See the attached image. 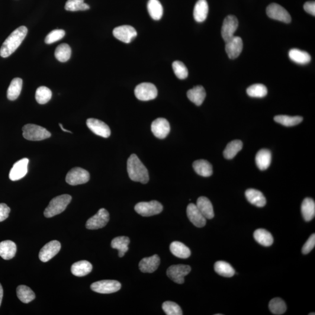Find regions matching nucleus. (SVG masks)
I'll return each instance as SVG.
<instances>
[{"label": "nucleus", "mask_w": 315, "mask_h": 315, "mask_svg": "<svg viewBox=\"0 0 315 315\" xmlns=\"http://www.w3.org/2000/svg\"><path fill=\"white\" fill-rule=\"evenodd\" d=\"M59 125H60V127H61V128H62V130L63 131H65V132H67V133H72V131L65 129V128L63 127V125L62 124L60 123Z\"/></svg>", "instance_id": "52"}, {"label": "nucleus", "mask_w": 315, "mask_h": 315, "mask_svg": "<svg viewBox=\"0 0 315 315\" xmlns=\"http://www.w3.org/2000/svg\"><path fill=\"white\" fill-rule=\"evenodd\" d=\"M195 172L198 175L203 177H209L213 175V166L206 160H196L193 164Z\"/></svg>", "instance_id": "28"}, {"label": "nucleus", "mask_w": 315, "mask_h": 315, "mask_svg": "<svg viewBox=\"0 0 315 315\" xmlns=\"http://www.w3.org/2000/svg\"><path fill=\"white\" fill-rule=\"evenodd\" d=\"M170 130V124L165 118H158L152 123V132L154 136L159 139H165L168 136Z\"/></svg>", "instance_id": "16"}, {"label": "nucleus", "mask_w": 315, "mask_h": 315, "mask_svg": "<svg viewBox=\"0 0 315 315\" xmlns=\"http://www.w3.org/2000/svg\"><path fill=\"white\" fill-rule=\"evenodd\" d=\"M247 201L258 207H264L266 204V199L261 192L258 190L247 189L245 192Z\"/></svg>", "instance_id": "21"}, {"label": "nucleus", "mask_w": 315, "mask_h": 315, "mask_svg": "<svg viewBox=\"0 0 315 315\" xmlns=\"http://www.w3.org/2000/svg\"><path fill=\"white\" fill-rule=\"evenodd\" d=\"M238 20L236 16L228 15L225 18L222 27L221 35L226 42L235 37L234 34L238 27Z\"/></svg>", "instance_id": "12"}, {"label": "nucleus", "mask_w": 315, "mask_h": 315, "mask_svg": "<svg viewBox=\"0 0 315 315\" xmlns=\"http://www.w3.org/2000/svg\"><path fill=\"white\" fill-rule=\"evenodd\" d=\"M72 200V196L69 195H63L54 197L50 202L44 211V216L51 218L62 213Z\"/></svg>", "instance_id": "3"}, {"label": "nucleus", "mask_w": 315, "mask_h": 315, "mask_svg": "<svg viewBox=\"0 0 315 315\" xmlns=\"http://www.w3.org/2000/svg\"><path fill=\"white\" fill-rule=\"evenodd\" d=\"M305 11L309 14L315 15V1H308L305 3L304 6Z\"/></svg>", "instance_id": "50"}, {"label": "nucleus", "mask_w": 315, "mask_h": 315, "mask_svg": "<svg viewBox=\"0 0 315 315\" xmlns=\"http://www.w3.org/2000/svg\"><path fill=\"white\" fill-rule=\"evenodd\" d=\"M51 96H52V92L51 90L44 86L39 87L35 94L37 101L41 105L47 104L50 100Z\"/></svg>", "instance_id": "42"}, {"label": "nucleus", "mask_w": 315, "mask_h": 315, "mask_svg": "<svg viewBox=\"0 0 315 315\" xmlns=\"http://www.w3.org/2000/svg\"><path fill=\"white\" fill-rule=\"evenodd\" d=\"M272 153L269 150L262 149L257 153L256 156V165L259 169L265 170L271 165Z\"/></svg>", "instance_id": "27"}, {"label": "nucleus", "mask_w": 315, "mask_h": 315, "mask_svg": "<svg viewBox=\"0 0 315 315\" xmlns=\"http://www.w3.org/2000/svg\"><path fill=\"white\" fill-rule=\"evenodd\" d=\"M27 33L28 29L25 26H21L12 32L3 43L0 49V56L3 58L11 56L20 46L27 36Z\"/></svg>", "instance_id": "1"}, {"label": "nucleus", "mask_w": 315, "mask_h": 315, "mask_svg": "<svg viewBox=\"0 0 315 315\" xmlns=\"http://www.w3.org/2000/svg\"><path fill=\"white\" fill-rule=\"evenodd\" d=\"M274 120L279 124L284 126L291 127L296 126L303 120L301 117H289L287 115H278L275 117Z\"/></svg>", "instance_id": "39"}, {"label": "nucleus", "mask_w": 315, "mask_h": 315, "mask_svg": "<svg viewBox=\"0 0 315 315\" xmlns=\"http://www.w3.org/2000/svg\"><path fill=\"white\" fill-rule=\"evenodd\" d=\"M130 242V239L127 236H118L112 240L111 246L118 250V256L122 258L128 251Z\"/></svg>", "instance_id": "31"}, {"label": "nucleus", "mask_w": 315, "mask_h": 315, "mask_svg": "<svg viewBox=\"0 0 315 315\" xmlns=\"http://www.w3.org/2000/svg\"><path fill=\"white\" fill-rule=\"evenodd\" d=\"M242 49L243 41L240 37H234L226 42V52L231 59H235L238 57Z\"/></svg>", "instance_id": "19"}, {"label": "nucleus", "mask_w": 315, "mask_h": 315, "mask_svg": "<svg viewBox=\"0 0 315 315\" xmlns=\"http://www.w3.org/2000/svg\"><path fill=\"white\" fill-rule=\"evenodd\" d=\"M191 272V268L188 265H173L167 270L166 274L176 283L182 284L184 283L185 276Z\"/></svg>", "instance_id": "8"}, {"label": "nucleus", "mask_w": 315, "mask_h": 315, "mask_svg": "<svg viewBox=\"0 0 315 315\" xmlns=\"http://www.w3.org/2000/svg\"><path fill=\"white\" fill-rule=\"evenodd\" d=\"M267 14L269 17L284 23H290L291 18L290 14L286 9L279 4L273 3L266 9Z\"/></svg>", "instance_id": "10"}, {"label": "nucleus", "mask_w": 315, "mask_h": 315, "mask_svg": "<svg viewBox=\"0 0 315 315\" xmlns=\"http://www.w3.org/2000/svg\"><path fill=\"white\" fill-rule=\"evenodd\" d=\"M3 297V289L2 285L0 284V306H1Z\"/></svg>", "instance_id": "51"}, {"label": "nucleus", "mask_w": 315, "mask_h": 315, "mask_svg": "<svg viewBox=\"0 0 315 315\" xmlns=\"http://www.w3.org/2000/svg\"><path fill=\"white\" fill-rule=\"evenodd\" d=\"M90 6L85 4L84 0H68L66 3L65 9L69 11L88 10Z\"/></svg>", "instance_id": "44"}, {"label": "nucleus", "mask_w": 315, "mask_h": 315, "mask_svg": "<svg viewBox=\"0 0 315 315\" xmlns=\"http://www.w3.org/2000/svg\"><path fill=\"white\" fill-rule=\"evenodd\" d=\"M86 125L93 133L104 138H108L111 136L110 128L104 121L90 118L86 120Z\"/></svg>", "instance_id": "14"}, {"label": "nucleus", "mask_w": 315, "mask_h": 315, "mask_svg": "<svg viewBox=\"0 0 315 315\" xmlns=\"http://www.w3.org/2000/svg\"><path fill=\"white\" fill-rule=\"evenodd\" d=\"M135 210L143 217H150L158 214L163 210V206L159 202L153 200L150 202H140L136 205Z\"/></svg>", "instance_id": "5"}, {"label": "nucleus", "mask_w": 315, "mask_h": 315, "mask_svg": "<svg viewBox=\"0 0 315 315\" xmlns=\"http://www.w3.org/2000/svg\"><path fill=\"white\" fill-rule=\"evenodd\" d=\"M289 57L294 62L300 64L309 63L311 60L309 53L297 49H292L289 51Z\"/></svg>", "instance_id": "33"}, {"label": "nucleus", "mask_w": 315, "mask_h": 315, "mask_svg": "<svg viewBox=\"0 0 315 315\" xmlns=\"http://www.w3.org/2000/svg\"><path fill=\"white\" fill-rule=\"evenodd\" d=\"M243 147V143L240 140H234L228 144L224 152V156L226 159H231L237 155Z\"/></svg>", "instance_id": "36"}, {"label": "nucleus", "mask_w": 315, "mask_h": 315, "mask_svg": "<svg viewBox=\"0 0 315 315\" xmlns=\"http://www.w3.org/2000/svg\"><path fill=\"white\" fill-rule=\"evenodd\" d=\"M214 270L218 275L225 277H231L234 276L235 270L229 263L224 261H218L215 263Z\"/></svg>", "instance_id": "38"}, {"label": "nucleus", "mask_w": 315, "mask_h": 315, "mask_svg": "<svg viewBox=\"0 0 315 315\" xmlns=\"http://www.w3.org/2000/svg\"><path fill=\"white\" fill-rule=\"evenodd\" d=\"M315 246V234L312 235L309 237L303 246V249H302V252L304 255L309 253L313 250Z\"/></svg>", "instance_id": "48"}, {"label": "nucleus", "mask_w": 315, "mask_h": 315, "mask_svg": "<svg viewBox=\"0 0 315 315\" xmlns=\"http://www.w3.org/2000/svg\"><path fill=\"white\" fill-rule=\"evenodd\" d=\"M187 96L190 101L197 106H200L204 101L206 93L202 86L198 85L189 90Z\"/></svg>", "instance_id": "25"}, {"label": "nucleus", "mask_w": 315, "mask_h": 315, "mask_svg": "<svg viewBox=\"0 0 315 315\" xmlns=\"http://www.w3.org/2000/svg\"><path fill=\"white\" fill-rule=\"evenodd\" d=\"M208 13V5L206 0H198L195 6L194 16L196 21L204 22Z\"/></svg>", "instance_id": "26"}, {"label": "nucleus", "mask_w": 315, "mask_h": 315, "mask_svg": "<svg viewBox=\"0 0 315 315\" xmlns=\"http://www.w3.org/2000/svg\"><path fill=\"white\" fill-rule=\"evenodd\" d=\"M54 55L59 62H66L70 59L72 55V49L69 44H61L57 47Z\"/></svg>", "instance_id": "40"}, {"label": "nucleus", "mask_w": 315, "mask_h": 315, "mask_svg": "<svg viewBox=\"0 0 315 315\" xmlns=\"http://www.w3.org/2000/svg\"><path fill=\"white\" fill-rule=\"evenodd\" d=\"M17 252V246L11 240H5L0 242V256L4 260L14 258Z\"/></svg>", "instance_id": "23"}, {"label": "nucleus", "mask_w": 315, "mask_h": 315, "mask_svg": "<svg viewBox=\"0 0 315 315\" xmlns=\"http://www.w3.org/2000/svg\"><path fill=\"white\" fill-rule=\"evenodd\" d=\"M148 11L151 17L158 21L163 15V7L159 0H149L147 4Z\"/></svg>", "instance_id": "35"}, {"label": "nucleus", "mask_w": 315, "mask_h": 315, "mask_svg": "<svg viewBox=\"0 0 315 315\" xmlns=\"http://www.w3.org/2000/svg\"><path fill=\"white\" fill-rule=\"evenodd\" d=\"M65 31L63 30H55L51 31L45 38V43L51 44L62 39L65 36Z\"/></svg>", "instance_id": "47"}, {"label": "nucleus", "mask_w": 315, "mask_h": 315, "mask_svg": "<svg viewBox=\"0 0 315 315\" xmlns=\"http://www.w3.org/2000/svg\"><path fill=\"white\" fill-rule=\"evenodd\" d=\"M127 168L128 176L133 181L143 184L149 182V171L136 154H132L128 158Z\"/></svg>", "instance_id": "2"}, {"label": "nucleus", "mask_w": 315, "mask_h": 315, "mask_svg": "<svg viewBox=\"0 0 315 315\" xmlns=\"http://www.w3.org/2000/svg\"><path fill=\"white\" fill-rule=\"evenodd\" d=\"M28 158L22 159L14 163L9 172V178L12 181H17L23 178L28 173Z\"/></svg>", "instance_id": "17"}, {"label": "nucleus", "mask_w": 315, "mask_h": 315, "mask_svg": "<svg viewBox=\"0 0 315 315\" xmlns=\"http://www.w3.org/2000/svg\"><path fill=\"white\" fill-rule=\"evenodd\" d=\"M136 98L140 101H148L156 99L158 95V90L153 83H141L134 90Z\"/></svg>", "instance_id": "6"}, {"label": "nucleus", "mask_w": 315, "mask_h": 315, "mask_svg": "<svg viewBox=\"0 0 315 315\" xmlns=\"http://www.w3.org/2000/svg\"><path fill=\"white\" fill-rule=\"evenodd\" d=\"M253 236L260 245L266 247L271 246L274 242L272 235L264 229L256 230L254 233Z\"/></svg>", "instance_id": "32"}, {"label": "nucleus", "mask_w": 315, "mask_h": 315, "mask_svg": "<svg viewBox=\"0 0 315 315\" xmlns=\"http://www.w3.org/2000/svg\"><path fill=\"white\" fill-rule=\"evenodd\" d=\"M121 287L119 282L116 280H102L94 282L91 285V288L98 293L112 294L120 290Z\"/></svg>", "instance_id": "9"}, {"label": "nucleus", "mask_w": 315, "mask_h": 315, "mask_svg": "<svg viewBox=\"0 0 315 315\" xmlns=\"http://www.w3.org/2000/svg\"><path fill=\"white\" fill-rule=\"evenodd\" d=\"M172 68L175 75L178 79H184L188 76V70L184 64L180 61H175L172 64Z\"/></svg>", "instance_id": "46"}, {"label": "nucleus", "mask_w": 315, "mask_h": 315, "mask_svg": "<svg viewBox=\"0 0 315 315\" xmlns=\"http://www.w3.org/2000/svg\"><path fill=\"white\" fill-rule=\"evenodd\" d=\"M159 264V257L155 255L141 260L139 263V268L143 273H152L157 271Z\"/></svg>", "instance_id": "20"}, {"label": "nucleus", "mask_w": 315, "mask_h": 315, "mask_svg": "<svg viewBox=\"0 0 315 315\" xmlns=\"http://www.w3.org/2000/svg\"><path fill=\"white\" fill-rule=\"evenodd\" d=\"M22 131L25 139L30 141H41L51 137V133L46 128L34 124L25 125Z\"/></svg>", "instance_id": "4"}, {"label": "nucleus", "mask_w": 315, "mask_h": 315, "mask_svg": "<svg viewBox=\"0 0 315 315\" xmlns=\"http://www.w3.org/2000/svg\"><path fill=\"white\" fill-rule=\"evenodd\" d=\"M92 270V265L86 260H81V261L77 262L72 266L71 271L72 274L77 277H83L86 276L91 272Z\"/></svg>", "instance_id": "24"}, {"label": "nucleus", "mask_w": 315, "mask_h": 315, "mask_svg": "<svg viewBox=\"0 0 315 315\" xmlns=\"http://www.w3.org/2000/svg\"><path fill=\"white\" fill-rule=\"evenodd\" d=\"M162 310L167 315H182L181 308L173 302L166 301L162 304Z\"/></svg>", "instance_id": "45"}, {"label": "nucleus", "mask_w": 315, "mask_h": 315, "mask_svg": "<svg viewBox=\"0 0 315 315\" xmlns=\"http://www.w3.org/2000/svg\"><path fill=\"white\" fill-rule=\"evenodd\" d=\"M114 36L124 43H129L137 37L136 30L130 25H122L114 29Z\"/></svg>", "instance_id": "13"}, {"label": "nucleus", "mask_w": 315, "mask_h": 315, "mask_svg": "<svg viewBox=\"0 0 315 315\" xmlns=\"http://www.w3.org/2000/svg\"><path fill=\"white\" fill-rule=\"evenodd\" d=\"M109 221V214L105 208H101L97 213L86 222V227L88 230H98L104 228Z\"/></svg>", "instance_id": "11"}, {"label": "nucleus", "mask_w": 315, "mask_h": 315, "mask_svg": "<svg viewBox=\"0 0 315 315\" xmlns=\"http://www.w3.org/2000/svg\"><path fill=\"white\" fill-rule=\"evenodd\" d=\"M309 315H315V313H312V314H310Z\"/></svg>", "instance_id": "53"}, {"label": "nucleus", "mask_w": 315, "mask_h": 315, "mask_svg": "<svg viewBox=\"0 0 315 315\" xmlns=\"http://www.w3.org/2000/svg\"><path fill=\"white\" fill-rule=\"evenodd\" d=\"M11 209L4 203H0V222L6 219L10 213Z\"/></svg>", "instance_id": "49"}, {"label": "nucleus", "mask_w": 315, "mask_h": 315, "mask_svg": "<svg viewBox=\"0 0 315 315\" xmlns=\"http://www.w3.org/2000/svg\"><path fill=\"white\" fill-rule=\"evenodd\" d=\"M269 307L272 313L277 315L284 314L287 310L285 302L279 298H273L270 301Z\"/></svg>", "instance_id": "41"}, {"label": "nucleus", "mask_w": 315, "mask_h": 315, "mask_svg": "<svg viewBox=\"0 0 315 315\" xmlns=\"http://www.w3.org/2000/svg\"><path fill=\"white\" fill-rule=\"evenodd\" d=\"M17 294L19 300L24 304L31 303L35 298L34 292L26 285H19L17 289Z\"/></svg>", "instance_id": "37"}, {"label": "nucleus", "mask_w": 315, "mask_h": 315, "mask_svg": "<svg viewBox=\"0 0 315 315\" xmlns=\"http://www.w3.org/2000/svg\"><path fill=\"white\" fill-rule=\"evenodd\" d=\"M187 215L190 221L198 228L203 227L206 224V218L201 213L195 204H189L187 207Z\"/></svg>", "instance_id": "18"}, {"label": "nucleus", "mask_w": 315, "mask_h": 315, "mask_svg": "<svg viewBox=\"0 0 315 315\" xmlns=\"http://www.w3.org/2000/svg\"><path fill=\"white\" fill-rule=\"evenodd\" d=\"M246 92L250 97L263 98L268 94V89L264 85L258 83L249 86Z\"/></svg>", "instance_id": "43"}, {"label": "nucleus", "mask_w": 315, "mask_h": 315, "mask_svg": "<svg viewBox=\"0 0 315 315\" xmlns=\"http://www.w3.org/2000/svg\"><path fill=\"white\" fill-rule=\"evenodd\" d=\"M89 179L90 175L87 170L76 167L67 173L66 181L70 185L76 186L87 183Z\"/></svg>", "instance_id": "7"}, {"label": "nucleus", "mask_w": 315, "mask_h": 315, "mask_svg": "<svg viewBox=\"0 0 315 315\" xmlns=\"http://www.w3.org/2000/svg\"><path fill=\"white\" fill-rule=\"evenodd\" d=\"M61 244L57 240H52L45 245L40 250L39 258L42 262H47L59 252Z\"/></svg>", "instance_id": "15"}, {"label": "nucleus", "mask_w": 315, "mask_h": 315, "mask_svg": "<svg viewBox=\"0 0 315 315\" xmlns=\"http://www.w3.org/2000/svg\"><path fill=\"white\" fill-rule=\"evenodd\" d=\"M197 205L198 210L204 215L206 219H212L214 217L213 205L210 200L205 197H200L198 198Z\"/></svg>", "instance_id": "22"}, {"label": "nucleus", "mask_w": 315, "mask_h": 315, "mask_svg": "<svg viewBox=\"0 0 315 315\" xmlns=\"http://www.w3.org/2000/svg\"><path fill=\"white\" fill-rule=\"evenodd\" d=\"M170 252L177 258L187 259L191 255V250L182 242L175 241L170 245Z\"/></svg>", "instance_id": "29"}, {"label": "nucleus", "mask_w": 315, "mask_h": 315, "mask_svg": "<svg viewBox=\"0 0 315 315\" xmlns=\"http://www.w3.org/2000/svg\"><path fill=\"white\" fill-rule=\"evenodd\" d=\"M302 214L307 222L313 220L315 215V202L313 198H305L301 205Z\"/></svg>", "instance_id": "30"}, {"label": "nucleus", "mask_w": 315, "mask_h": 315, "mask_svg": "<svg viewBox=\"0 0 315 315\" xmlns=\"http://www.w3.org/2000/svg\"><path fill=\"white\" fill-rule=\"evenodd\" d=\"M22 87V79L15 78L12 80L7 90V98L9 101H15L21 94Z\"/></svg>", "instance_id": "34"}]
</instances>
